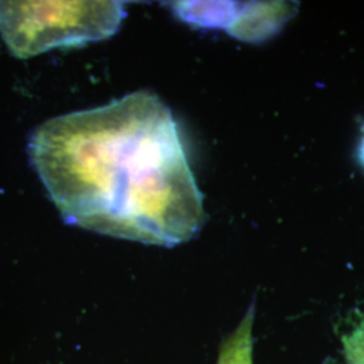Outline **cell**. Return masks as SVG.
I'll return each mask as SVG.
<instances>
[{"label":"cell","instance_id":"1","mask_svg":"<svg viewBox=\"0 0 364 364\" xmlns=\"http://www.w3.org/2000/svg\"><path fill=\"white\" fill-rule=\"evenodd\" d=\"M28 154L68 224L166 247L204 225L177 123L151 92L53 117L31 135Z\"/></svg>","mask_w":364,"mask_h":364},{"label":"cell","instance_id":"2","mask_svg":"<svg viewBox=\"0 0 364 364\" xmlns=\"http://www.w3.org/2000/svg\"><path fill=\"white\" fill-rule=\"evenodd\" d=\"M123 1H0V34L18 58L112 37Z\"/></svg>","mask_w":364,"mask_h":364},{"label":"cell","instance_id":"3","mask_svg":"<svg viewBox=\"0 0 364 364\" xmlns=\"http://www.w3.org/2000/svg\"><path fill=\"white\" fill-rule=\"evenodd\" d=\"M289 18V7L282 3H251L245 7L231 6L225 28L231 36L245 41L267 37Z\"/></svg>","mask_w":364,"mask_h":364},{"label":"cell","instance_id":"4","mask_svg":"<svg viewBox=\"0 0 364 364\" xmlns=\"http://www.w3.org/2000/svg\"><path fill=\"white\" fill-rule=\"evenodd\" d=\"M252 312V309L248 312L243 324L236 331L232 338L225 344L219 364H251Z\"/></svg>","mask_w":364,"mask_h":364},{"label":"cell","instance_id":"5","mask_svg":"<svg viewBox=\"0 0 364 364\" xmlns=\"http://www.w3.org/2000/svg\"><path fill=\"white\" fill-rule=\"evenodd\" d=\"M343 350L348 364H364V318L353 323L343 338Z\"/></svg>","mask_w":364,"mask_h":364},{"label":"cell","instance_id":"6","mask_svg":"<svg viewBox=\"0 0 364 364\" xmlns=\"http://www.w3.org/2000/svg\"><path fill=\"white\" fill-rule=\"evenodd\" d=\"M359 158H360V161L364 165V129L363 136H362V141H360V147H359Z\"/></svg>","mask_w":364,"mask_h":364}]
</instances>
